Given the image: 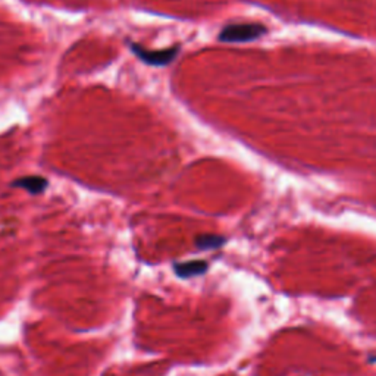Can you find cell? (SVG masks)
Returning <instances> with one entry per match:
<instances>
[{"label":"cell","instance_id":"obj_1","mask_svg":"<svg viewBox=\"0 0 376 376\" xmlns=\"http://www.w3.org/2000/svg\"><path fill=\"white\" fill-rule=\"evenodd\" d=\"M265 33L266 28L260 24H229L222 28L218 40L222 41V43H245V41H253L259 38Z\"/></svg>","mask_w":376,"mask_h":376},{"label":"cell","instance_id":"obj_2","mask_svg":"<svg viewBox=\"0 0 376 376\" xmlns=\"http://www.w3.org/2000/svg\"><path fill=\"white\" fill-rule=\"evenodd\" d=\"M179 49H181L179 45H175L163 50H149L143 48L141 45H131V50L134 52V55L140 60H143L144 64H148L150 67H168L177 59Z\"/></svg>","mask_w":376,"mask_h":376},{"label":"cell","instance_id":"obj_3","mask_svg":"<svg viewBox=\"0 0 376 376\" xmlns=\"http://www.w3.org/2000/svg\"><path fill=\"white\" fill-rule=\"evenodd\" d=\"M11 187L23 188V190L28 192L30 194L37 196V194L46 192V188L49 187V181L45 177H40V175H27V177L15 179L11 184Z\"/></svg>","mask_w":376,"mask_h":376},{"label":"cell","instance_id":"obj_4","mask_svg":"<svg viewBox=\"0 0 376 376\" xmlns=\"http://www.w3.org/2000/svg\"><path fill=\"white\" fill-rule=\"evenodd\" d=\"M174 270L179 278H192L204 274L207 270V263L204 260H190V262L175 263Z\"/></svg>","mask_w":376,"mask_h":376},{"label":"cell","instance_id":"obj_5","mask_svg":"<svg viewBox=\"0 0 376 376\" xmlns=\"http://www.w3.org/2000/svg\"><path fill=\"white\" fill-rule=\"evenodd\" d=\"M225 243V238L215 234H201L196 237L194 244L200 250H211V248H219Z\"/></svg>","mask_w":376,"mask_h":376}]
</instances>
